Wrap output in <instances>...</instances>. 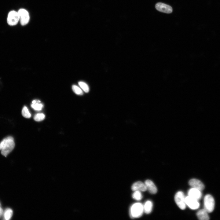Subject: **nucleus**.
Returning <instances> with one entry per match:
<instances>
[{
    "label": "nucleus",
    "instance_id": "obj_1",
    "mask_svg": "<svg viewBox=\"0 0 220 220\" xmlns=\"http://www.w3.org/2000/svg\"><path fill=\"white\" fill-rule=\"evenodd\" d=\"M15 146L13 137L9 136L5 138L0 143V150L2 154L6 157L13 150Z\"/></svg>",
    "mask_w": 220,
    "mask_h": 220
},
{
    "label": "nucleus",
    "instance_id": "obj_2",
    "mask_svg": "<svg viewBox=\"0 0 220 220\" xmlns=\"http://www.w3.org/2000/svg\"><path fill=\"white\" fill-rule=\"evenodd\" d=\"M143 211V205L140 203H135L130 207V216L132 218L140 217L142 216Z\"/></svg>",
    "mask_w": 220,
    "mask_h": 220
},
{
    "label": "nucleus",
    "instance_id": "obj_3",
    "mask_svg": "<svg viewBox=\"0 0 220 220\" xmlns=\"http://www.w3.org/2000/svg\"><path fill=\"white\" fill-rule=\"evenodd\" d=\"M215 205V200L213 196L210 194L206 195L204 199V209L208 213L211 212L214 210Z\"/></svg>",
    "mask_w": 220,
    "mask_h": 220
},
{
    "label": "nucleus",
    "instance_id": "obj_4",
    "mask_svg": "<svg viewBox=\"0 0 220 220\" xmlns=\"http://www.w3.org/2000/svg\"><path fill=\"white\" fill-rule=\"evenodd\" d=\"M175 201L178 206L182 210H184L186 207L185 197L183 192L179 191L176 193L174 196Z\"/></svg>",
    "mask_w": 220,
    "mask_h": 220
},
{
    "label": "nucleus",
    "instance_id": "obj_5",
    "mask_svg": "<svg viewBox=\"0 0 220 220\" xmlns=\"http://www.w3.org/2000/svg\"><path fill=\"white\" fill-rule=\"evenodd\" d=\"M19 20V16L18 12L12 10L9 12L7 18V22L9 25L14 26L18 23Z\"/></svg>",
    "mask_w": 220,
    "mask_h": 220
},
{
    "label": "nucleus",
    "instance_id": "obj_6",
    "mask_svg": "<svg viewBox=\"0 0 220 220\" xmlns=\"http://www.w3.org/2000/svg\"><path fill=\"white\" fill-rule=\"evenodd\" d=\"M20 21L21 25L24 26L27 24L30 20V16L28 12L24 9H21L18 11Z\"/></svg>",
    "mask_w": 220,
    "mask_h": 220
},
{
    "label": "nucleus",
    "instance_id": "obj_7",
    "mask_svg": "<svg viewBox=\"0 0 220 220\" xmlns=\"http://www.w3.org/2000/svg\"><path fill=\"white\" fill-rule=\"evenodd\" d=\"M185 201L186 205L190 208L193 210L198 209L200 206L198 200L189 196L185 197Z\"/></svg>",
    "mask_w": 220,
    "mask_h": 220
},
{
    "label": "nucleus",
    "instance_id": "obj_8",
    "mask_svg": "<svg viewBox=\"0 0 220 220\" xmlns=\"http://www.w3.org/2000/svg\"><path fill=\"white\" fill-rule=\"evenodd\" d=\"M156 9L158 11L167 13H170L172 12L171 6L162 2H158L155 5Z\"/></svg>",
    "mask_w": 220,
    "mask_h": 220
},
{
    "label": "nucleus",
    "instance_id": "obj_9",
    "mask_svg": "<svg viewBox=\"0 0 220 220\" xmlns=\"http://www.w3.org/2000/svg\"><path fill=\"white\" fill-rule=\"evenodd\" d=\"M189 185L192 188L198 189L201 191L204 189V185L200 180L196 179H192L189 182Z\"/></svg>",
    "mask_w": 220,
    "mask_h": 220
},
{
    "label": "nucleus",
    "instance_id": "obj_10",
    "mask_svg": "<svg viewBox=\"0 0 220 220\" xmlns=\"http://www.w3.org/2000/svg\"><path fill=\"white\" fill-rule=\"evenodd\" d=\"M188 193L189 196L197 200H200L202 196L201 191L193 188L189 190Z\"/></svg>",
    "mask_w": 220,
    "mask_h": 220
},
{
    "label": "nucleus",
    "instance_id": "obj_11",
    "mask_svg": "<svg viewBox=\"0 0 220 220\" xmlns=\"http://www.w3.org/2000/svg\"><path fill=\"white\" fill-rule=\"evenodd\" d=\"M131 189L134 191H139L144 192L147 189L145 183L141 181H138L134 183L131 186Z\"/></svg>",
    "mask_w": 220,
    "mask_h": 220
},
{
    "label": "nucleus",
    "instance_id": "obj_12",
    "mask_svg": "<svg viewBox=\"0 0 220 220\" xmlns=\"http://www.w3.org/2000/svg\"><path fill=\"white\" fill-rule=\"evenodd\" d=\"M147 189L152 194H155L157 192V189L153 182L150 180H147L145 182Z\"/></svg>",
    "mask_w": 220,
    "mask_h": 220
},
{
    "label": "nucleus",
    "instance_id": "obj_13",
    "mask_svg": "<svg viewBox=\"0 0 220 220\" xmlns=\"http://www.w3.org/2000/svg\"><path fill=\"white\" fill-rule=\"evenodd\" d=\"M196 215L200 220H208L209 219L208 212L204 209L199 210L197 212Z\"/></svg>",
    "mask_w": 220,
    "mask_h": 220
},
{
    "label": "nucleus",
    "instance_id": "obj_14",
    "mask_svg": "<svg viewBox=\"0 0 220 220\" xmlns=\"http://www.w3.org/2000/svg\"><path fill=\"white\" fill-rule=\"evenodd\" d=\"M31 106L34 110L39 111L42 109L43 105L39 100H35L32 101Z\"/></svg>",
    "mask_w": 220,
    "mask_h": 220
},
{
    "label": "nucleus",
    "instance_id": "obj_15",
    "mask_svg": "<svg viewBox=\"0 0 220 220\" xmlns=\"http://www.w3.org/2000/svg\"><path fill=\"white\" fill-rule=\"evenodd\" d=\"M152 203L151 201H146L143 205L144 211L147 214L150 213L152 211Z\"/></svg>",
    "mask_w": 220,
    "mask_h": 220
},
{
    "label": "nucleus",
    "instance_id": "obj_16",
    "mask_svg": "<svg viewBox=\"0 0 220 220\" xmlns=\"http://www.w3.org/2000/svg\"><path fill=\"white\" fill-rule=\"evenodd\" d=\"M13 214L12 210L9 208L6 209L3 212V216L5 220H9L12 217Z\"/></svg>",
    "mask_w": 220,
    "mask_h": 220
},
{
    "label": "nucleus",
    "instance_id": "obj_17",
    "mask_svg": "<svg viewBox=\"0 0 220 220\" xmlns=\"http://www.w3.org/2000/svg\"><path fill=\"white\" fill-rule=\"evenodd\" d=\"M22 116L25 118H29L31 117V114L29 112L28 108L24 106L22 111Z\"/></svg>",
    "mask_w": 220,
    "mask_h": 220
},
{
    "label": "nucleus",
    "instance_id": "obj_18",
    "mask_svg": "<svg viewBox=\"0 0 220 220\" xmlns=\"http://www.w3.org/2000/svg\"><path fill=\"white\" fill-rule=\"evenodd\" d=\"M132 197L134 199L137 200H140L142 198L141 193L139 191H134L132 194Z\"/></svg>",
    "mask_w": 220,
    "mask_h": 220
},
{
    "label": "nucleus",
    "instance_id": "obj_19",
    "mask_svg": "<svg viewBox=\"0 0 220 220\" xmlns=\"http://www.w3.org/2000/svg\"><path fill=\"white\" fill-rule=\"evenodd\" d=\"M45 115L42 113H38L35 115L34 117V120L37 122L41 121L45 118Z\"/></svg>",
    "mask_w": 220,
    "mask_h": 220
},
{
    "label": "nucleus",
    "instance_id": "obj_20",
    "mask_svg": "<svg viewBox=\"0 0 220 220\" xmlns=\"http://www.w3.org/2000/svg\"><path fill=\"white\" fill-rule=\"evenodd\" d=\"M78 83L81 88L85 92L88 93L89 91V87L86 83L80 81Z\"/></svg>",
    "mask_w": 220,
    "mask_h": 220
},
{
    "label": "nucleus",
    "instance_id": "obj_21",
    "mask_svg": "<svg viewBox=\"0 0 220 220\" xmlns=\"http://www.w3.org/2000/svg\"><path fill=\"white\" fill-rule=\"evenodd\" d=\"M72 89L74 92L77 95H82L83 94L82 90L79 87L75 85L72 86Z\"/></svg>",
    "mask_w": 220,
    "mask_h": 220
},
{
    "label": "nucleus",
    "instance_id": "obj_22",
    "mask_svg": "<svg viewBox=\"0 0 220 220\" xmlns=\"http://www.w3.org/2000/svg\"><path fill=\"white\" fill-rule=\"evenodd\" d=\"M3 209L0 207V218L3 215Z\"/></svg>",
    "mask_w": 220,
    "mask_h": 220
},
{
    "label": "nucleus",
    "instance_id": "obj_23",
    "mask_svg": "<svg viewBox=\"0 0 220 220\" xmlns=\"http://www.w3.org/2000/svg\"></svg>",
    "mask_w": 220,
    "mask_h": 220
}]
</instances>
